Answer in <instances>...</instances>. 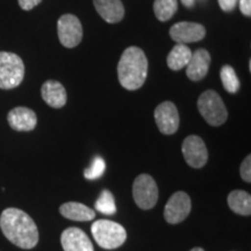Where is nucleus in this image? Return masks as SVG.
I'll return each instance as SVG.
<instances>
[{
    "label": "nucleus",
    "mask_w": 251,
    "mask_h": 251,
    "mask_svg": "<svg viewBox=\"0 0 251 251\" xmlns=\"http://www.w3.org/2000/svg\"><path fill=\"white\" fill-rule=\"evenodd\" d=\"M59 213L69 220L72 221H91L96 218V212L89 206L80 202H65L59 207Z\"/></svg>",
    "instance_id": "f3484780"
},
{
    "label": "nucleus",
    "mask_w": 251,
    "mask_h": 251,
    "mask_svg": "<svg viewBox=\"0 0 251 251\" xmlns=\"http://www.w3.org/2000/svg\"><path fill=\"white\" fill-rule=\"evenodd\" d=\"M91 233L99 247L113 250L121 247L127 240V231L120 224L109 220H98L91 227Z\"/></svg>",
    "instance_id": "7ed1b4c3"
},
{
    "label": "nucleus",
    "mask_w": 251,
    "mask_h": 251,
    "mask_svg": "<svg viewBox=\"0 0 251 251\" xmlns=\"http://www.w3.org/2000/svg\"><path fill=\"white\" fill-rule=\"evenodd\" d=\"M240 174L244 181L250 183L251 181V156L250 155H248L246 158L243 159L242 164H241V168H240Z\"/></svg>",
    "instance_id": "b1692460"
},
{
    "label": "nucleus",
    "mask_w": 251,
    "mask_h": 251,
    "mask_svg": "<svg viewBox=\"0 0 251 251\" xmlns=\"http://www.w3.org/2000/svg\"><path fill=\"white\" fill-rule=\"evenodd\" d=\"M8 125L17 131H30L36 127L37 117L33 109L27 107H15L7 115Z\"/></svg>",
    "instance_id": "4468645a"
},
{
    "label": "nucleus",
    "mask_w": 251,
    "mask_h": 251,
    "mask_svg": "<svg viewBox=\"0 0 251 251\" xmlns=\"http://www.w3.org/2000/svg\"><path fill=\"white\" fill-rule=\"evenodd\" d=\"M238 0H218L220 7L224 12H231L236 7Z\"/></svg>",
    "instance_id": "a878e982"
},
{
    "label": "nucleus",
    "mask_w": 251,
    "mask_h": 251,
    "mask_svg": "<svg viewBox=\"0 0 251 251\" xmlns=\"http://www.w3.org/2000/svg\"><path fill=\"white\" fill-rule=\"evenodd\" d=\"M222 85L229 93H236L240 90V79H238L236 71L230 65H224L220 71Z\"/></svg>",
    "instance_id": "412c9836"
},
{
    "label": "nucleus",
    "mask_w": 251,
    "mask_h": 251,
    "mask_svg": "<svg viewBox=\"0 0 251 251\" xmlns=\"http://www.w3.org/2000/svg\"><path fill=\"white\" fill-rule=\"evenodd\" d=\"M192 209L191 198L186 192L178 191L172 194L164 208V218L170 225L180 224L187 218Z\"/></svg>",
    "instance_id": "6e6552de"
},
{
    "label": "nucleus",
    "mask_w": 251,
    "mask_h": 251,
    "mask_svg": "<svg viewBox=\"0 0 251 251\" xmlns=\"http://www.w3.org/2000/svg\"><path fill=\"white\" fill-rule=\"evenodd\" d=\"M134 201L140 208L151 209L158 200V187L151 176L142 174L135 178L133 184Z\"/></svg>",
    "instance_id": "423d86ee"
},
{
    "label": "nucleus",
    "mask_w": 251,
    "mask_h": 251,
    "mask_svg": "<svg viewBox=\"0 0 251 251\" xmlns=\"http://www.w3.org/2000/svg\"><path fill=\"white\" fill-rule=\"evenodd\" d=\"M211 64V55L206 49H198L192 52L186 65V75L192 81H199L206 77Z\"/></svg>",
    "instance_id": "ddd939ff"
},
{
    "label": "nucleus",
    "mask_w": 251,
    "mask_h": 251,
    "mask_svg": "<svg viewBox=\"0 0 251 251\" xmlns=\"http://www.w3.org/2000/svg\"><path fill=\"white\" fill-rule=\"evenodd\" d=\"M191 56H192V51L186 45L177 43V46H175L171 51L169 52L166 63H168V67L171 70L179 71L188 64Z\"/></svg>",
    "instance_id": "6ab92c4d"
},
{
    "label": "nucleus",
    "mask_w": 251,
    "mask_h": 251,
    "mask_svg": "<svg viewBox=\"0 0 251 251\" xmlns=\"http://www.w3.org/2000/svg\"><path fill=\"white\" fill-rule=\"evenodd\" d=\"M178 9V0H155L153 13L159 21L170 20Z\"/></svg>",
    "instance_id": "aec40b11"
},
{
    "label": "nucleus",
    "mask_w": 251,
    "mask_h": 251,
    "mask_svg": "<svg viewBox=\"0 0 251 251\" xmlns=\"http://www.w3.org/2000/svg\"><path fill=\"white\" fill-rule=\"evenodd\" d=\"M185 161L191 168L201 169L208 161V150L201 137L190 135L184 140L181 146Z\"/></svg>",
    "instance_id": "1a4fd4ad"
},
{
    "label": "nucleus",
    "mask_w": 251,
    "mask_h": 251,
    "mask_svg": "<svg viewBox=\"0 0 251 251\" xmlns=\"http://www.w3.org/2000/svg\"><path fill=\"white\" fill-rule=\"evenodd\" d=\"M58 40L65 48H75L83 39V27L76 15L64 14L57 21Z\"/></svg>",
    "instance_id": "0eeeda50"
},
{
    "label": "nucleus",
    "mask_w": 251,
    "mask_h": 251,
    "mask_svg": "<svg viewBox=\"0 0 251 251\" xmlns=\"http://www.w3.org/2000/svg\"><path fill=\"white\" fill-rule=\"evenodd\" d=\"M180 1L186 8H192L194 4H196V0H180Z\"/></svg>",
    "instance_id": "cd10ccee"
},
{
    "label": "nucleus",
    "mask_w": 251,
    "mask_h": 251,
    "mask_svg": "<svg viewBox=\"0 0 251 251\" xmlns=\"http://www.w3.org/2000/svg\"><path fill=\"white\" fill-rule=\"evenodd\" d=\"M198 109L208 125L219 127L228 119V111L221 97L214 90H207L198 99Z\"/></svg>",
    "instance_id": "20e7f679"
},
{
    "label": "nucleus",
    "mask_w": 251,
    "mask_h": 251,
    "mask_svg": "<svg viewBox=\"0 0 251 251\" xmlns=\"http://www.w3.org/2000/svg\"><path fill=\"white\" fill-rule=\"evenodd\" d=\"M228 206L234 213L249 216L251 214V196L246 191L235 190L227 198Z\"/></svg>",
    "instance_id": "a211bd4d"
},
{
    "label": "nucleus",
    "mask_w": 251,
    "mask_h": 251,
    "mask_svg": "<svg viewBox=\"0 0 251 251\" xmlns=\"http://www.w3.org/2000/svg\"><path fill=\"white\" fill-rule=\"evenodd\" d=\"M41 96L47 105L52 108H62L68 100L65 87L56 80H47L41 87Z\"/></svg>",
    "instance_id": "2eb2a0df"
},
{
    "label": "nucleus",
    "mask_w": 251,
    "mask_h": 251,
    "mask_svg": "<svg viewBox=\"0 0 251 251\" xmlns=\"http://www.w3.org/2000/svg\"><path fill=\"white\" fill-rule=\"evenodd\" d=\"M96 209L101 214L113 215L117 213V205H115L114 196L111 191L103 190L96 201Z\"/></svg>",
    "instance_id": "4be33fe9"
},
{
    "label": "nucleus",
    "mask_w": 251,
    "mask_h": 251,
    "mask_svg": "<svg viewBox=\"0 0 251 251\" xmlns=\"http://www.w3.org/2000/svg\"><path fill=\"white\" fill-rule=\"evenodd\" d=\"M25 64L20 56L0 51V89L12 90L23 83Z\"/></svg>",
    "instance_id": "39448f33"
},
{
    "label": "nucleus",
    "mask_w": 251,
    "mask_h": 251,
    "mask_svg": "<svg viewBox=\"0 0 251 251\" xmlns=\"http://www.w3.org/2000/svg\"><path fill=\"white\" fill-rule=\"evenodd\" d=\"M0 229L9 242L21 249H33L39 242V229L34 220L19 208H6L0 215Z\"/></svg>",
    "instance_id": "f257e3e1"
},
{
    "label": "nucleus",
    "mask_w": 251,
    "mask_h": 251,
    "mask_svg": "<svg viewBox=\"0 0 251 251\" xmlns=\"http://www.w3.org/2000/svg\"><path fill=\"white\" fill-rule=\"evenodd\" d=\"M105 170H106V163L101 157L98 156L93 159L89 168L85 169V171H84V176H85L86 179L89 180L98 179V178H100L103 174H105Z\"/></svg>",
    "instance_id": "5701e85b"
},
{
    "label": "nucleus",
    "mask_w": 251,
    "mask_h": 251,
    "mask_svg": "<svg viewBox=\"0 0 251 251\" xmlns=\"http://www.w3.org/2000/svg\"><path fill=\"white\" fill-rule=\"evenodd\" d=\"M94 7L106 23L118 24L125 17V7L121 0H93Z\"/></svg>",
    "instance_id": "dca6fc26"
},
{
    "label": "nucleus",
    "mask_w": 251,
    "mask_h": 251,
    "mask_svg": "<svg viewBox=\"0 0 251 251\" xmlns=\"http://www.w3.org/2000/svg\"><path fill=\"white\" fill-rule=\"evenodd\" d=\"M155 121L159 131L164 135H172L179 128V113L171 101L159 103L155 109Z\"/></svg>",
    "instance_id": "9d476101"
},
{
    "label": "nucleus",
    "mask_w": 251,
    "mask_h": 251,
    "mask_svg": "<svg viewBox=\"0 0 251 251\" xmlns=\"http://www.w3.org/2000/svg\"><path fill=\"white\" fill-rule=\"evenodd\" d=\"M61 244L64 251H94L89 236L77 227H70L63 231Z\"/></svg>",
    "instance_id": "f8f14e48"
},
{
    "label": "nucleus",
    "mask_w": 251,
    "mask_h": 251,
    "mask_svg": "<svg viewBox=\"0 0 251 251\" xmlns=\"http://www.w3.org/2000/svg\"><path fill=\"white\" fill-rule=\"evenodd\" d=\"M148 59L139 47H129L121 55L118 64V78L121 86L128 91L139 90L146 83Z\"/></svg>",
    "instance_id": "f03ea898"
},
{
    "label": "nucleus",
    "mask_w": 251,
    "mask_h": 251,
    "mask_svg": "<svg viewBox=\"0 0 251 251\" xmlns=\"http://www.w3.org/2000/svg\"><path fill=\"white\" fill-rule=\"evenodd\" d=\"M205 36L206 28L197 23L181 21V23L175 24L170 28V37L175 42L180 43V45L199 42L205 39Z\"/></svg>",
    "instance_id": "9b49d317"
},
{
    "label": "nucleus",
    "mask_w": 251,
    "mask_h": 251,
    "mask_svg": "<svg viewBox=\"0 0 251 251\" xmlns=\"http://www.w3.org/2000/svg\"><path fill=\"white\" fill-rule=\"evenodd\" d=\"M19 6L24 9V11H30L34 7H36L37 5H40L42 2V0H18Z\"/></svg>",
    "instance_id": "393cba45"
},
{
    "label": "nucleus",
    "mask_w": 251,
    "mask_h": 251,
    "mask_svg": "<svg viewBox=\"0 0 251 251\" xmlns=\"http://www.w3.org/2000/svg\"><path fill=\"white\" fill-rule=\"evenodd\" d=\"M190 251H205L202 249V248H193L192 250H190Z\"/></svg>",
    "instance_id": "c85d7f7f"
},
{
    "label": "nucleus",
    "mask_w": 251,
    "mask_h": 251,
    "mask_svg": "<svg viewBox=\"0 0 251 251\" xmlns=\"http://www.w3.org/2000/svg\"><path fill=\"white\" fill-rule=\"evenodd\" d=\"M240 2V11L246 17H251V0H238Z\"/></svg>",
    "instance_id": "bb28decb"
}]
</instances>
